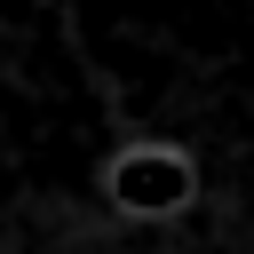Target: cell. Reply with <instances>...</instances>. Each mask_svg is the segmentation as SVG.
Returning a JSON list of instances; mask_svg holds the SVG:
<instances>
[{
  "instance_id": "1",
  "label": "cell",
  "mask_w": 254,
  "mask_h": 254,
  "mask_svg": "<svg viewBox=\"0 0 254 254\" xmlns=\"http://www.w3.org/2000/svg\"><path fill=\"white\" fill-rule=\"evenodd\" d=\"M103 190L135 222H175V214L198 206V159L183 143H127V151H111Z\"/></svg>"
}]
</instances>
